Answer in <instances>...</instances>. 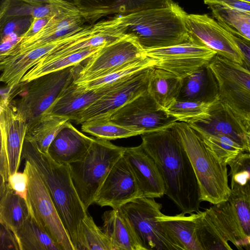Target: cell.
I'll use <instances>...</instances> for the list:
<instances>
[{
	"label": "cell",
	"instance_id": "obj_1",
	"mask_svg": "<svg viewBox=\"0 0 250 250\" xmlns=\"http://www.w3.org/2000/svg\"><path fill=\"white\" fill-rule=\"evenodd\" d=\"M141 135L145 150L155 160L165 185V194L184 214L200 211L199 184L175 124Z\"/></svg>",
	"mask_w": 250,
	"mask_h": 250
},
{
	"label": "cell",
	"instance_id": "obj_2",
	"mask_svg": "<svg viewBox=\"0 0 250 250\" xmlns=\"http://www.w3.org/2000/svg\"><path fill=\"white\" fill-rule=\"evenodd\" d=\"M228 199L197 212L196 234L203 250H250V185L230 187Z\"/></svg>",
	"mask_w": 250,
	"mask_h": 250
},
{
	"label": "cell",
	"instance_id": "obj_3",
	"mask_svg": "<svg viewBox=\"0 0 250 250\" xmlns=\"http://www.w3.org/2000/svg\"><path fill=\"white\" fill-rule=\"evenodd\" d=\"M22 159L38 170L77 250L80 222L88 212L74 187L69 165L56 162L25 139Z\"/></svg>",
	"mask_w": 250,
	"mask_h": 250
},
{
	"label": "cell",
	"instance_id": "obj_4",
	"mask_svg": "<svg viewBox=\"0 0 250 250\" xmlns=\"http://www.w3.org/2000/svg\"><path fill=\"white\" fill-rule=\"evenodd\" d=\"M186 13L173 2L167 7L117 15L118 25L124 35L134 39L144 50L166 47L190 40L184 20Z\"/></svg>",
	"mask_w": 250,
	"mask_h": 250
},
{
	"label": "cell",
	"instance_id": "obj_5",
	"mask_svg": "<svg viewBox=\"0 0 250 250\" xmlns=\"http://www.w3.org/2000/svg\"><path fill=\"white\" fill-rule=\"evenodd\" d=\"M175 125L196 176L202 201L213 205L227 200L230 193L227 165L189 124L177 121Z\"/></svg>",
	"mask_w": 250,
	"mask_h": 250
},
{
	"label": "cell",
	"instance_id": "obj_6",
	"mask_svg": "<svg viewBox=\"0 0 250 250\" xmlns=\"http://www.w3.org/2000/svg\"><path fill=\"white\" fill-rule=\"evenodd\" d=\"M125 148L109 140L94 138L85 155L79 161L68 165L74 187L87 209L94 204L100 187L123 155Z\"/></svg>",
	"mask_w": 250,
	"mask_h": 250
},
{
	"label": "cell",
	"instance_id": "obj_7",
	"mask_svg": "<svg viewBox=\"0 0 250 250\" xmlns=\"http://www.w3.org/2000/svg\"><path fill=\"white\" fill-rule=\"evenodd\" d=\"M207 67L219 101L242 123L250 121V72L218 54Z\"/></svg>",
	"mask_w": 250,
	"mask_h": 250
},
{
	"label": "cell",
	"instance_id": "obj_8",
	"mask_svg": "<svg viewBox=\"0 0 250 250\" xmlns=\"http://www.w3.org/2000/svg\"><path fill=\"white\" fill-rule=\"evenodd\" d=\"M79 65L18 84L23 92L16 102L11 101L25 118L28 127L47 113L62 92L74 81L79 71L77 68Z\"/></svg>",
	"mask_w": 250,
	"mask_h": 250
},
{
	"label": "cell",
	"instance_id": "obj_9",
	"mask_svg": "<svg viewBox=\"0 0 250 250\" xmlns=\"http://www.w3.org/2000/svg\"><path fill=\"white\" fill-rule=\"evenodd\" d=\"M24 171L28 177L27 201L30 213L61 250H76L48 189L35 167L25 160Z\"/></svg>",
	"mask_w": 250,
	"mask_h": 250
},
{
	"label": "cell",
	"instance_id": "obj_10",
	"mask_svg": "<svg viewBox=\"0 0 250 250\" xmlns=\"http://www.w3.org/2000/svg\"><path fill=\"white\" fill-rule=\"evenodd\" d=\"M0 182H8L18 171L28 125L7 94L0 100Z\"/></svg>",
	"mask_w": 250,
	"mask_h": 250
},
{
	"label": "cell",
	"instance_id": "obj_11",
	"mask_svg": "<svg viewBox=\"0 0 250 250\" xmlns=\"http://www.w3.org/2000/svg\"><path fill=\"white\" fill-rule=\"evenodd\" d=\"M120 208L145 250H179L158 220L162 205L154 198L139 197Z\"/></svg>",
	"mask_w": 250,
	"mask_h": 250
},
{
	"label": "cell",
	"instance_id": "obj_12",
	"mask_svg": "<svg viewBox=\"0 0 250 250\" xmlns=\"http://www.w3.org/2000/svg\"><path fill=\"white\" fill-rule=\"evenodd\" d=\"M152 67L121 79L111 90L77 112L71 122L80 125L89 121L108 120L119 108L147 91Z\"/></svg>",
	"mask_w": 250,
	"mask_h": 250
},
{
	"label": "cell",
	"instance_id": "obj_13",
	"mask_svg": "<svg viewBox=\"0 0 250 250\" xmlns=\"http://www.w3.org/2000/svg\"><path fill=\"white\" fill-rule=\"evenodd\" d=\"M146 56L135 40L125 35L89 58L73 82H83L102 77L129 66Z\"/></svg>",
	"mask_w": 250,
	"mask_h": 250
},
{
	"label": "cell",
	"instance_id": "obj_14",
	"mask_svg": "<svg viewBox=\"0 0 250 250\" xmlns=\"http://www.w3.org/2000/svg\"><path fill=\"white\" fill-rule=\"evenodd\" d=\"M190 36V35H189ZM186 42L145 51L156 60L155 67L170 72L180 79L207 65L217 52L190 36Z\"/></svg>",
	"mask_w": 250,
	"mask_h": 250
},
{
	"label": "cell",
	"instance_id": "obj_15",
	"mask_svg": "<svg viewBox=\"0 0 250 250\" xmlns=\"http://www.w3.org/2000/svg\"><path fill=\"white\" fill-rule=\"evenodd\" d=\"M108 120L141 135L167 128L178 121L147 91L119 108Z\"/></svg>",
	"mask_w": 250,
	"mask_h": 250
},
{
	"label": "cell",
	"instance_id": "obj_16",
	"mask_svg": "<svg viewBox=\"0 0 250 250\" xmlns=\"http://www.w3.org/2000/svg\"><path fill=\"white\" fill-rule=\"evenodd\" d=\"M141 197L135 176L123 154L106 177L95 197L94 204L119 209Z\"/></svg>",
	"mask_w": 250,
	"mask_h": 250
},
{
	"label": "cell",
	"instance_id": "obj_17",
	"mask_svg": "<svg viewBox=\"0 0 250 250\" xmlns=\"http://www.w3.org/2000/svg\"><path fill=\"white\" fill-rule=\"evenodd\" d=\"M184 20L190 36L215 51L217 54L242 65L243 57L239 49L216 20L207 14L188 13Z\"/></svg>",
	"mask_w": 250,
	"mask_h": 250
},
{
	"label": "cell",
	"instance_id": "obj_18",
	"mask_svg": "<svg viewBox=\"0 0 250 250\" xmlns=\"http://www.w3.org/2000/svg\"><path fill=\"white\" fill-rule=\"evenodd\" d=\"M85 23H88L80 14L59 9L58 12L37 33L28 38H21L11 49L0 53V59L22 54L51 42Z\"/></svg>",
	"mask_w": 250,
	"mask_h": 250
},
{
	"label": "cell",
	"instance_id": "obj_19",
	"mask_svg": "<svg viewBox=\"0 0 250 250\" xmlns=\"http://www.w3.org/2000/svg\"><path fill=\"white\" fill-rule=\"evenodd\" d=\"M124 155L133 172L142 197H163L165 185L161 173L155 160L142 145L125 147Z\"/></svg>",
	"mask_w": 250,
	"mask_h": 250
},
{
	"label": "cell",
	"instance_id": "obj_20",
	"mask_svg": "<svg viewBox=\"0 0 250 250\" xmlns=\"http://www.w3.org/2000/svg\"><path fill=\"white\" fill-rule=\"evenodd\" d=\"M188 124L202 136L223 135L229 136L247 151L245 140L246 131L242 122L223 105L218 99L211 106L208 116Z\"/></svg>",
	"mask_w": 250,
	"mask_h": 250
},
{
	"label": "cell",
	"instance_id": "obj_21",
	"mask_svg": "<svg viewBox=\"0 0 250 250\" xmlns=\"http://www.w3.org/2000/svg\"><path fill=\"white\" fill-rule=\"evenodd\" d=\"M94 139L77 129L69 121L50 145L48 154L56 162L69 165L85 155Z\"/></svg>",
	"mask_w": 250,
	"mask_h": 250
},
{
	"label": "cell",
	"instance_id": "obj_22",
	"mask_svg": "<svg viewBox=\"0 0 250 250\" xmlns=\"http://www.w3.org/2000/svg\"><path fill=\"white\" fill-rule=\"evenodd\" d=\"M120 80L88 91L80 88L73 82L62 92L46 113L68 117L71 122L77 112L111 90Z\"/></svg>",
	"mask_w": 250,
	"mask_h": 250
},
{
	"label": "cell",
	"instance_id": "obj_23",
	"mask_svg": "<svg viewBox=\"0 0 250 250\" xmlns=\"http://www.w3.org/2000/svg\"><path fill=\"white\" fill-rule=\"evenodd\" d=\"M197 213L170 216L162 212L157 216L165 231L179 250H203L196 232Z\"/></svg>",
	"mask_w": 250,
	"mask_h": 250
},
{
	"label": "cell",
	"instance_id": "obj_24",
	"mask_svg": "<svg viewBox=\"0 0 250 250\" xmlns=\"http://www.w3.org/2000/svg\"><path fill=\"white\" fill-rule=\"evenodd\" d=\"M102 219V229L110 240L113 250H145L120 208L105 211Z\"/></svg>",
	"mask_w": 250,
	"mask_h": 250
},
{
	"label": "cell",
	"instance_id": "obj_25",
	"mask_svg": "<svg viewBox=\"0 0 250 250\" xmlns=\"http://www.w3.org/2000/svg\"><path fill=\"white\" fill-rule=\"evenodd\" d=\"M29 215L27 201L17 194L8 182H0V223L15 232Z\"/></svg>",
	"mask_w": 250,
	"mask_h": 250
},
{
	"label": "cell",
	"instance_id": "obj_26",
	"mask_svg": "<svg viewBox=\"0 0 250 250\" xmlns=\"http://www.w3.org/2000/svg\"><path fill=\"white\" fill-rule=\"evenodd\" d=\"M181 79L174 74L154 66L151 69L147 91L155 102L166 109L179 94Z\"/></svg>",
	"mask_w": 250,
	"mask_h": 250
},
{
	"label": "cell",
	"instance_id": "obj_27",
	"mask_svg": "<svg viewBox=\"0 0 250 250\" xmlns=\"http://www.w3.org/2000/svg\"><path fill=\"white\" fill-rule=\"evenodd\" d=\"M69 121L70 118L66 116L44 114L28 127L25 139L42 152L48 153L50 145Z\"/></svg>",
	"mask_w": 250,
	"mask_h": 250
},
{
	"label": "cell",
	"instance_id": "obj_28",
	"mask_svg": "<svg viewBox=\"0 0 250 250\" xmlns=\"http://www.w3.org/2000/svg\"><path fill=\"white\" fill-rule=\"evenodd\" d=\"M14 233L20 250H61L30 213L23 224Z\"/></svg>",
	"mask_w": 250,
	"mask_h": 250
},
{
	"label": "cell",
	"instance_id": "obj_29",
	"mask_svg": "<svg viewBox=\"0 0 250 250\" xmlns=\"http://www.w3.org/2000/svg\"><path fill=\"white\" fill-rule=\"evenodd\" d=\"M104 47L105 46L91 47L53 61L43 63H37L23 76L21 83L29 82L44 75L79 65L80 62L88 59Z\"/></svg>",
	"mask_w": 250,
	"mask_h": 250
},
{
	"label": "cell",
	"instance_id": "obj_30",
	"mask_svg": "<svg viewBox=\"0 0 250 250\" xmlns=\"http://www.w3.org/2000/svg\"><path fill=\"white\" fill-rule=\"evenodd\" d=\"M211 81L207 65L199 68L181 79V88L176 100L209 101L213 98L208 95V85Z\"/></svg>",
	"mask_w": 250,
	"mask_h": 250
},
{
	"label": "cell",
	"instance_id": "obj_31",
	"mask_svg": "<svg viewBox=\"0 0 250 250\" xmlns=\"http://www.w3.org/2000/svg\"><path fill=\"white\" fill-rule=\"evenodd\" d=\"M59 9L51 4L37 5L21 0H2L0 6V25L8 19L19 16L40 18L52 16Z\"/></svg>",
	"mask_w": 250,
	"mask_h": 250
},
{
	"label": "cell",
	"instance_id": "obj_32",
	"mask_svg": "<svg viewBox=\"0 0 250 250\" xmlns=\"http://www.w3.org/2000/svg\"><path fill=\"white\" fill-rule=\"evenodd\" d=\"M77 250H113L108 237L88 213L80 222Z\"/></svg>",
	"mask_w": 250,
	"mask_h": 250
},
{
	"label": "cell",
	"instance_id": "obj_33",
	"mask_svg": "<svg viewBox=\"0 0 250 250\" xmlns=\"http://www.w3.org/2000/svg\"><path fill=\"white\" fill-rule=\"evenodd\" d=\"M217 100L216 95L208 102L176 100L166 110L178 121L189 124L208 116L211 106Z\"/></svg>",
	"mask_w": 250,
	"mask_h": 250
},
{
	"label": "cell",
	"instance_id": "obj_34",
	"mask_svg": "<svg viewBox=\"0 0 250 250\" xmlns=\"http://www.w3.org/2000/svg\"><path fill=\"white\" fill-rule=\"evenodd\" d=\"M81 125L83 132L96 138L109 141L141 135L139 132L116 124L109 120L89 121Z\"/></svg>",
	"mask_w": 250,
	"mask_h": 250
},
{
	"label": "cell",
	"instance_id": "obj_35",
	"mask_svg": "<svg viewBox=\"0 0 250 250\" xmlns=\"http://www.w3.org/2000/svg\"><path fill=\"white\" fill-rule=\"evenodd\" d=\"M156 60L146 57L129 66L89 81L75 83L84 90H92L118 81L122 78L136 73L146 68L155 66Z\"/></svg>",
	"mask_w": 250,
	"mask_h": 250
},
{
	"label": "cell",
	"instance_id": "obj_36",
	"mask_svg": "<svg viewBox=\"0 0 250 250\" xmlns=\"http://www.w3.org/2000/svg\"><path fill=\"white\" fill-rule=\"evenodd\" d=\"M202 136L207 145L223 164L228 165L229 162L239 154L246 151L243 146L229 136L223 135Z\"/></svg>",
	"mask_w": 250,
	"mask_h": 250
},
{
	"label": "cell",
	"instance_id": "obj_37",
	"mask_svg": "<svg viewBox=\"0 0 250 250\" xmlns=\"http://www.w3.org/2000/svg\"><path fill=\"white\" fill-rule=\"evenodd\" d=\"M208 7L216 20L223 21L239 35L250 41V24L239 16L234 10L216 5Z\"/></svg>",
	"mask_w": 250,
	"mask_h": 250
},
{
	"label": "cell",
	"instance_id": "obj_38",
	"mask_svg": "<svg viewBox=\"0 0 250 250\" xmlns=\"http://www.w3.org/2000/svg\"><path fill=\"white\" fill-rule=\"evenodd\" d=\"M230 187L250 185V154L242 152L229 162Z\"/></svg>",
	"mask_w": 250,
	"mask_h": 250
},
{
	"label": "cell",
	"instance_id": "obj_39",
	"mask_svg": "<svg viewBox=\"0 0 250 250\" xmlns=\"http://www.w3.org/2000/svg\"><path fill=\"white\" fill-rule=\"evenodd\" d=\"M34 18L32 16H19L10 18L0 25L1 40L11 34L22 37L30 28Z\"/></svg>",
	"mask_w": 250,
	"mask_h": 250
},
{
	"label": "cell",
	"instance_id": "obj_40",
	"mask_svg": "<svg viewBox=\"0 0 250 250\" xmlns=\"http://www.w3.org/2000/svg\"><path fill=\"white\" fill-rule=\"evenodd\" d=\"M217 21L225 28L228 35L239 49L243 57V62L241 65L250 72V41L239 35L223 21Z\"/></svg>",
	"mask_w": 250,
	"mask_h": 250
},
{
	"label": "cell",
	"instance_id": "obj_41",
	"mask_svg": "<svg viewBox=\"0 0 250 250\" xmlns=\"http://www.w3.org/2000/svg\"><path fill=\"white\" fill-rule=\"evenodd\" d=\"M8 182L17 194L27 200L28 177L25 171L13 173L9 177Z\"/></svg>",
	"mask_w": 250,
	"mask_h": 250
},
{
	"label": "cell",
	"instance_id": "obj_42",
	"mask_svg": "<svg viewBox=\"0 0 250 250\" xmlns=\"http://www.w3.org/2000/svg\"><path fill=\"white\" fill-rule=\"evenodd\" d=\"M208 6H220L250 15V2L241 0H204Z\"/></svg>",
	"mask_w": 250,
	"mask_h": 250
},
{
	"label": "cell",
	"instance_id": "obj_43",
	"mask_svg": "<svg viewBox=\"0 0 250 250\" xmlns=\"http://www.w3.org/2000/svg\"><path fill=\"white\" fill-rule=\"evenodd\" d=\"M0 224V250H20L13 231L3 224Z\"/></svg>",
	"mask_w": 250,
	"mask_h": 250
},
{
	"label": "cell",
	"instance_id": "obj_44",
	"mask_svg": "<svg viewBox=\"0 0 250 250\" xmlns=\"http://www.w3.org/2000/svg\"><path fill=\"white\" fill-rule=\"evenodd\" d=\"M52 16L34 18L30 28L21 38L26 39L33 36L47 23Z\"/></svg>",
	"mask_w": 250,
	"mask_h": 250
},
{
	"label": "cell",
	"instance_id": "obj_45",
	"mask_svg": "<svg viewBox=\"0 0 250 250\" xmlns=\"http://www.w3.org/2000/svg\"><path fill=\"white\" fill-rule=\"evenodd\" d=\"M30 3L37 4V5H43L50 4V0H21Z\"/></svg>",
	"mask_w": 250,
	"mask_h": 250
},
{
	"label": "cell",
	"instance_id": "obj_46",
	"mask_svg": "<svg viewBox=\"0 0 250 250\" xmlns=\"http://www.w3.org/2000/svg\"><path fill=\"white\" fill-rule=\"evenodd\" d=\"M245 140L247 151L250 154V131L245 132Z\"/></svg>",
	"mask_w": 250,
	"mask_h": 250
},
{
	"label": "cell",
	"instance_id": "obj_47",
	"mask_svg": "<svg viewBox=\"0 0 250 250\" xmlns=\"http://www.w3.org/2000/svg\"><path fill=\"white\" fill-rule=\"evenodd\" d=\"M235 11H236V12L237 13L239 16H240L244 20H245L246 21L250 24V15L245 13L240 12L236 10Z\"/></svg>",
	"mask_w": 250,
	"mask_h": 250
},
{
	"label": "cell",
	"instance_id": "obj_48",
	"mask_svg": "<svg viewBox=\"0 0 250 250\" xmlns=\"http://www.w3.org/2000/svg\"><path fill=\"white\" fill-rule=\"evenodd\" d=\"M242 123L246 131H250V121L244 122Z\"/></svg>",
	"mask_w": 250,
	"mask_h": 250
},
{
	"label": "cell",
	"instance_id": "obj_49",
	"mask_svg": "<svg viewBox=\"0 0 250 250\" xmlns=\"http://www.w3.org/2000/svg\"><path fill=\"white\" fill-rule=\"evenodd\" d=\"M243 0V1H247V2H250V0Z\"/></svg>",
	"mask_w": 250,
	"mask_h": 250
}]
</instances>
